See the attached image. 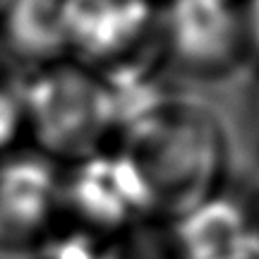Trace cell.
Here are the masks:
<instances>
[{
	"label": "cell",
	"mask_w": 259,
	"mask_h": 259,
	"mask_svg": "<svg viewBox=\"0 0 259 259\" xmlns=\"http://www.w3.org/2000/svg\"><path fill=\"white\" fill-rule=\"evenodd\" d=\"M115 149L144 190L151 223L170 226L221 194L228 142L204 103L166 92L122 122Z\"/></svg>",
	"instance_id": "6da1fadb"
},
{
	"label": "cell",
	"mask_w": 259,
	"mask_h": 259,
	"mask_svg": "<svg viewBox=\"0 0 259 259\" xmlns=\"http://www.w3.org/2000/svg\"><path fill=\"white\" fill-rule=\"evenodd\" d=\"M27 137L60 168L111 151L120 137V106L111 84L77 60L29 72L24 79Z\"/></svg>",
	"instance_id": "7a4b0ae2"
},
{
	"label": "cell",
	"mask_w": 259,
	"mask_h": 259,
	"mask_svg": "<svg viewBox=\"0 0 259 259\" xmlns=\"http://www.w3.org/2000/svg\"><path fill=\"white\" fill-rule=\"evenodd\" d=\"M70 60L108 82L161 72L156 0H67Z\"/></svg>",
	"instance_id": "3957f363"
},
{
	"label": "cell",
	"mask_w": 259,
	"mask_h": 259,
	"mask_svg": "<svg viewBox=\"0 0 259 259\" xmlns=\"http://www.w3.org/2000/svg\"><path fill=\"white\" fill-rule=\"evenodd\" d=\"M158 44L166 67L192 79H221L247 58L242 0H161Z\"/></svg>",
	"instance_id": "277c9868"
},
{
	"label": "cell",
	"mask_w": 259,
	"mask_h": 259,
	"mask_svg": "<svg viewBox=\"0 0 259 259\" xmlns=\"http://www.w3.org/2000/svg\"><path fill=\"white\" fill-rule=\"evenodd\" d=\"M60 176L36 151L0 156V259H41L63 223Z\"/></svg>",
	"instance_id": "5b68a950"
},
{
	"label": "cell",
	"mask_w": 259,
	"mask_h": 259,
	"mask_svg": "<svg viewBox=\"0 0 259 259\" xmlns=\"http://www.w3.org/2000/svg\"><path fill=\"white\" fill-rule=\"evenodd\" d=\"M60 202L65 221L106 240L139 223H151L144 190L118 149L65 166Z\"/></svg>",
	"instance_id": "8992f818"
},
{
	"label": "cell",
	"mask_w": 259,
	"mask_h": 259,
	"mask_svg": "<svg viewBox=\"0 0 259 259\" xmlns=\"http://www.w3.org/2000/svg\"><path fill=\"white\" fill-rule=\"evenodd\" d=\"M168 231L178 259H259V231L238 197L216 194Z\"/></svg>",
	"instance_id": "52a82bcc"
},
{
	"label": "cell",
	"mask_w": 259,
	"mask_h": 259,
	"mask_svg": "<svg viewBox=\"0 0 259 259\" xmlns=\"http://www.w3.org/2000/svg\"><path fill=\"white\" fill-rule=\"evenodd\" d=\"M0 48L31 72L70 60L67 0H12L0 17Z\"/></svg>",
	"instance_id": "ba28073f"
},
{
	"label": "cell",
	"mask_w": 259,
	"mask_h": 259,
	"mask_svg": "<svg viewBox=\"0 0 259 259\" xmlns=\"http://www.w3.org/2000/svg\"><path fill=\"white\" fill-rule=\"evenodd\" d=\"M101 259H178L170 231L161 223H139L106 240Z\"/></svg>",
	"instance_id": "9c48e42d"
},
{
	"label": "cell",
	"mask_w": 259,
	"mask_h": 259,
	"mask_svg": "<svg viewBox=\"0 0 259 259\" xmlns=\"http://www.w3.org/2000/svg\"><path fill=\"white\" fill-rule=\"evenodd\" d=\"M24 79L27 77H19L12 60L0 65V156L10 154L19 139L27 137Z\"/></svg>",
	"instance_id": "30bf717a"
},
{
	"label": "cell",
	"mask_w": 259,
	"mask_h": 259,
	"mask_svg": "<svg viewBox=\"0 0 259 259\" xmlns=\"http://www.w3.org/2000/svg\"><path fill=\"white\" fill-rule=\"evenodd\" d=\"M242 17L247 34V58L259 67V0H242Z\"/></svg>",
	"instance_id": "8fae6325"
},
{
	"label": "cell",
	"mask_w": 259,
	"mask_h": 259,
	"mask_svg": "<svg viewBox=\"0 0 259 259\" xmlns=\"http://www.w3.org/2000/svg\"><path fill=\"white\" fill-rule=\"evenodd\" d=\"M12 3V0H0V17H3V12L8 10V5Z\"/></svg>",
	"instance_id": "7c38bea8"
},
{
	"label": "cell",
	"mask_w": 259,
	"mask_h": 259,
	"mask_svg": "<svg viewBox=\"0 0 259 259\" xmlns=\"http://www.w3.org/2000/svg\"><path fill=\"white\" fill-rule=\"evenodd\" d=\"M8 60H10V58L5 56V53H3V48H0V65H5V63H8Z\"/></svg>",
	"instance_id": "4fadbf2b"
},
{
	"label": "cell",
	"mask_w": 259,
	"mask_h": 259,
	"mask_svg": "<svg viewBox=\"0 0 259 259\" xmlns=\"http://www.w3.org/2000/svg\"><path fill=\"white\" fill-rule=\"evenodd\" d=\"M156 3H161V0H156Z\"/></svg>",
	"instance_id": "5bb4252c"
}]
</instances>
